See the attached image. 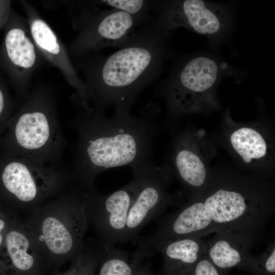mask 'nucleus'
<instances>
[{"instance_id": "obj_1", "label": "nucleus", "mask_w": 275, "mask_h": 275, "mask_svg": "<svg viewBox=\"0 0 275 275\" xmlns=\"http://www.w3.org/2000/svg\"><path fill=\"white\" fill-rule=\"evenodd\" d=\"M274 212L273 191L265 184L238 178L211 179L177 211L163 216L169 239L202 238L230 231L255 237Z\"/></svg>"}, {"instance_id": "obj_2", "label": "nucleus", "mask_w": 275, "mask_h": 275, "mask_svg": "<svg viewBox=\"0 0 275 275\" xmlns=\"http://www.w3.org/2000/svg\"><path fill=\"white\" fill-rule=\"evenodd\" d=\"M158 112V106L149 103L138 116L115 110L107 118L104 112L95 111L79 119L75 124L79 141L73 179L92 188L95 178L108 169L129 166L133 170L151 162Z\"/></svg>"}, {"instance_id": "obj_3", "label": "nucleus", "mask_w": 275, "mask_h": 275, "mask_svg": "<svg viewBox=\"0 0 275 275\" xmlns=\"http://www.w3.org/2000/svg\"><path fill=\"white\" fill-rule=\"evenodd\" d=\"M171 32L151 24L142 26L112 54L102 56L91 75V95L96 111H130L140 94L158 77L171 55L167 41Z\"/></svg>"}, {"instance_id": "obj_4", "label": "nucleus", "mask_w": 275, "mask_h": 275, "mask_svg": "<svg viewBox=\"0 0 275 275\" xmlns=\"http://www.w3.org/2000/svg\"><path fill=\"white\" fill-rule=\"evenodd\" d=\"M92 188L75 182L55 199L45 201L23 220L44 255L51 275L75 259L84 245L89 226L87 202Z\"/></svg>"}, {"instance_id": "obj_5", "label": "nucleus", "mask_w": 275, "mask_h": 275, "mask_svg": "<svg viewBox=\"0 0 275 275\" xmlns=\"http://www.w3.org/2000/svg\"><path fill=\"white\" fill-rule=\"evenodd\" d=\"M221 71L217 61L207 56L178 63L157 91L166 102L169 114L179 116L215 105L214 91Z\"/></svg>"}, {"instance_id": "obj_6", "label": "nucleus", "mask_w": 275, "mask_h": 275, "mask_svg": "<svg viewBox=\"0 0 275 275\" xmlns=\"http://www.w3.org/2000/svg\"><path fill=\"white\" fill-rule=\"evenodd\" d=\"M151 11L157 14L151 24L162 32L179 27L190 29L211 38L228 30L230 15L221 5L201 0L151 1Z\"/></svg>"}, {"instance_id": "obj_7", "label": "nucleus", "mask_w": 275, "mask_h": 275, "mask_svg": "<svg viewBox=\"0 0 275 275\" xmlns=\"http://www.w3.org/2000/svg\"><path fill=\"white\" fill-rule=\"evenodd\" d=\"M145 166L132 170V180L111 194L102 195L95 188L90 190L87 202L89 226L94 228L97 240L102 244L125 242L128 211L139 190Z\"/></svg>"}, {"instance_id": "obj_8", "label": "nucleus", "mask_w": 275, "mask_h": 275, "mask_svg": "<svg viewBox=\"0 0 275 275\" xmlns=\"http://www.w3.org/2000/svg\"><path fill=\"white\" fill-rule=\"evenodd\" d=\"M172 175L169 166H145L139 190L128 211L125 242L136 239L140 230L149 222L175 204L176 198L167 190Z\"/></svg>"}, {"instance_id": "obj_9", "label": "nucleus", "mask_w": 275, "mask_h": 275, "mask_svg": "<svg viewBox=\"0 0 275 275\" xmlns=\"http://www.w3.org/2000/svg\"><path fill=\"white\" fill-rule=\"evenodd\" d=\"M2 181L16 208L26 215L58 191L61 181L52 174L37 170L26 161H12L4 169Z\"/></svg>"}, {"instance_id": "obj_10", "label": "nucleus", "mask_w": 275, "mask_h": 275, "mask_svg": "<svg viewBox=\"0 0 275 275\" xmlns=\"http://www.w3.org/2000/svg\"><path fill=\"white\" fill-rule=\"evenodd\" d=\"M195 135L184 132L177 136L171 157V173L176 174L181 182L194 192L202 190L209 178L208 161L212 155V146L201 142Z\"/></svg>"}, {"instance_id": "obj_11", "label": "nucleus", "mask_w": 275, "mask_h": 275, "mask_svg": "<svg viewBox=\"0 0 275 275\" xmlns=\"http://www.w3.org/2000/svg\"><path fill=\"white\" fill-rule=\"evenodd\" d=\"M4 240L12 275H51L47 261L24 221H13Z\"/></svg>"}, {"instance_id": "obj_12", "label": "nucleus", "mask_w": 275, "mask_h": 275, "mask_svg": "<svg viewBox=\"0 0 275 275\" xmlns=\"http://www.w3.org/2000/svg\"><path fill=\"white\" fill-rule=\"evenodd\" d=\"M254 239L230 231H219L205 242V254L223 271L239 267L250 272L254 258L251 249Z\"/></svg>"}, {"instance_id": "obj_13", "label": "nucleus", "mask_w": 275, "mask_h": 275, "mask_svg": "<svg viewBox=\"0 0 275 275\" xmlns=\"http://www.w3.org/2000/svg\"><path fill=\"white\" fill-rule=\"evenodd\" d=\"M93 22L86 34V48H119L134 32L136 27L141 26L133 17L115 9L102 11Z\"/></svg>"}, {"instance_id": "obj_14", "label": "nucleus", "mask_w": 275, "mask_h": 275, "mask_svg": "<svg viewBox=\"0 0 275 275\" xmlns=\"http://www.w3.org/2000/svg\"><path fill=\"white\" fill-rule=\"evenodd\" d=\"M205 242L202 238L188 237L166 241L155 252L161 253V275H186L205 253Z\"/></svg>"}, {"instance_id": "obj_15", "label": "nucleus", "mask_w": 275, "mask_h": 275, "mask_svg": "<svg viewBox=\"0 0 275 275\" xmlns=\"http://www.w3.org/2000/svg\"><path fill=\"white\" fill-rule=\"evenodd\" d=\"M52 132L48 118L40 112L22 114L15 128L17 143L22 149L28 151L43 149L50 141Z\"/></svg>"}, {"instance_id": "obj_16", "label": "nucleus", "mask_w": 275, "mask_h": 275, "mask_svg": "<svg viewBox=\"0 0 275 275\" xmlns=\"http://www.w3.org/2000/svg\"><path fill=\"white\" fill-rule=\"evenodd\" d=\"M230 143L234 151L246 164L265 160L271 151L269 140L259 129L254 127H240L230 134Z\"/></svg>"}, {"instance_id": "obj_17", "label": "nucleus", "mask_w": 275, "mask_h": 275, "mask_svg": "<svg viewBox=\"0 0 275 275\" xmlns=\"http://www.w3.org/2000/svg\"><path fill=\"white\" fill-rule=\"evenodd\" d=\"M145 258L137 250L130 259L125 251L106 246L98 265V275H135Z\"/></svg>"}, {"instance_id": "obj_18", "label": "nucleus", "mask_w": 275, "mask_h": 275, "mask_svg": "<svg viewBox=\"0 0 275 275\" xmlns=\"http://www.w3.org/2000/svg\"><path fill=\"white\" fill-rule=\"evenodd\" d=\"M5 44L8 55L16 65L24 68L32 67L36 60L33 43L20 29H13L7 33Z\"/></svg>"}, {"instance_id": "obj_19", "label": "nucleus", "mask_w": 275, "mask_h": 275, "mask_svg": "<svg viewBox=\"0 0 275 275\" xmlns=\"http://www.w3.org/2000/svg\"><path fill=\"white\" fill-rule=\"evenodd\" d=\"M105 247L97 240L85 241L81 253L71 261L74 275H95Z\"/></svg>"}, {"instance_id": "obj_20", "label": "nucleus", "mask_w": 275, "mask_h": 275, "mask_svg": "<svg viewBox=\"0 0 275 275\" xmlns=\"http://www.w3.org/2000/svg\"><path fill=\"white\" fill-rule=\"evenodd\" d=\"M99 3L130 15L139 22L141 26L150 24L154 19L150 13L152 11L151 1L103 0Z\"/></svg>"}, {"instance_id": "obj_21", "label": "nucleus", "mask_w": 275, "mask_h": 275, "mask_svg": "<svg viewBox=\"0 0 275 275\" xmlns=\"http://www.w3.org/2000/svg\"><path fill=\"white\" fill-rule=\"evenodd\" d=\"M31 33L35 41L41 48L53 54L59 53L60 47L57 37L44 21L40 19L34 20Z\"/></svg>"}, {"instance_id": "obj_22", "label": "nucleus", "mask_w": 275, "mask_h": 275, "mask_svg": "<svg viewBox=\"0 0 275 275\" xmlns=\"http://www.w3.org/2000/svg\"><path fill=\"white\" fill-rule=\"evenodd\" d=\"M253 275H274L275 243H269L266 250L260 255L254 256L252 269Z\"/></svg>"}, {"instance_id": "obj_23", "label": "nucleus", "mask_w": 275, "mask_h": 275, "mask_svg": "<svg viewBox=\"0 0 275 275\" xmlns=\"http://www.w3.org/2000/svg\"><path fill=\"white\" fill-rule=\"evenodd\" d=\"M186 275H224L204 254L190 269Z\"/></svg>"}, {"instance_id": "obj_24", "label": "nucleus", "mask_w": 275, "mask_h": 275, "mask_svg": "<svg viewBox=\"0 0 275 275\" xmlns=\"http://www.w3.org/2000/svg\"><path fill=\"white\" fill-rule=\"evenodd\" d=\"M7 223L5 219L0 217V247L3 244L5 237H4V232L7 229Z\"/></svg>"}, {"instance_id": "obj_25", "label": "nucleus", "mask_w": 275, "mask_h": 275, "mask_svg": "<svg viewBox=\"0 0 275 275\" xmlns=\"http://www.w3.org/2000/svg\"><path fill=\"white\" fill-rule=\"evenodd\" d=\"M135 275H156L154 274L149 265H142Z\"/></svg>"}, {"instance_id": "obj_26", "label": "nucleus", "mask_w": 275, "mask_h": 275, "mask_svg": "<svg viewBox=\"0 0 275 275\" xmlns=\"http://www.w3.org/2000/svg\"><path fill=\"white\" fill-rule=\"evenodd\" d=\"M74 267L73 263L71 262V265L68 270L63 273H57L55 275H74Z\"/></svg>"}, {"instance_id": "obj_27", "label": "nucleus", "mask_w": 275, "mask_h": 275, "mask_svg": "<svg viewBox=\"0 0 275 275\" xmlns=\"http://www.w3.org/2000/svg\"><path fill=\"white\" fill-rule=\"evenodd\" d=\"M4 106V100L2 91L0 90V115Z\"/></svg>"}]
</instances>
